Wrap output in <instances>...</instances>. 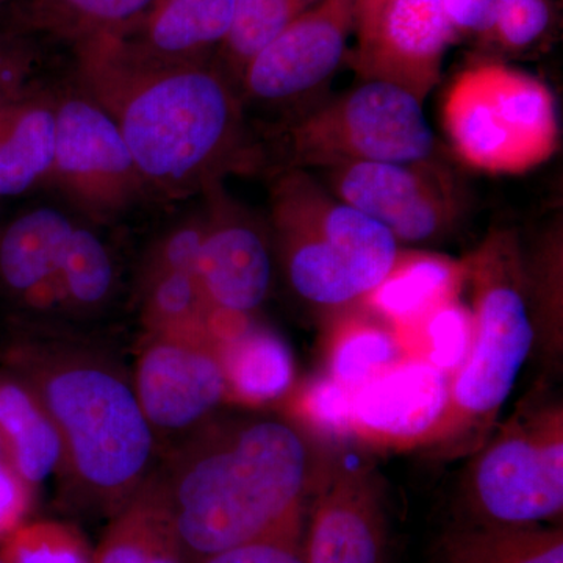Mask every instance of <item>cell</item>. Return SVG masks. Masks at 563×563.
<instances>
[{
  "label": "cell",
  "instance_id": "6da1fadb",
  "mask_svg": "<svg viewBox=\"0 0 563 563\" xmlns=\"http://www.w3.org/2000/svg\"><path fill=\"white\" fill-rule=\"evenodd\" d=\"M76 51L79 90L117 122L147 191L180 201L261 161L242 95L218 63L146 60L113 36Z\"/></svg>",
  "mask_w": 563,
  "mask_h": 563
},
{
  "label": "cell",
  "instance_id": "7a4b0ae2",
  "mask_svg": "<svg viewBox=\"0 0 563 563\" xmlns=\"http://www.w3.org/2000/svg\"><path fill=\"white\" fill-rule=\"evenodd\" d=\"M155 481L188 562L262 540H298L309 453L291 426L207 420Z\"/></svg>",
  "mask_w": 563,
  "mask_h": 563
},
{
  "label": "cell",
  "instance_id": "3957f363",
  "mask_svg": "<svg viewBox=\"0 0 563 563\" xmlns=\"http://www.w3.org/2000/svg\"><path fill=\"white\" fill-rule=\"evenodd\" d=\"M5 368L38 396L62 440L65 503L113 517L154 474L157 437L132 380L102 352L65 342L11 346Z\"/></svg>",
  "mask_w": 563,
  "mask_h": 563
},
{
  "label": "cell",
  "instance_id": "277c9868",
  "mask_svg": "<svg viewBox=\"0 0 563 563\" xmlns=\"http://www.w3.org/2000/svg\"><path fill=\"white\" fill-rule=\"evenodd\" d=\"M269 228L292 290L318 306L365 298L399 254L383 224L340 201L306 169L280 168L274 176Z\"/></svg>",
  "mask_w": 563,
  "mask_h": 563
},
{
  "label": "cell",
  "instance_id": "5b68a950",
  "mask_svg": "<svg viewBox=\"0 0 563 563\" xmlns=\"http://www.w3.org/2000/svg\"><path fill=\"white\" fill-rule=\"evenodd\" d=\"M443 125L466 165L520 174L558 150V109L547 85L503 63L484 62L455 77L443 101Z\"/></svg>",
  "mask_w": 563,
  "mask_h": 563
},
{
  "label": "cell",
  "instance_id": "8992f818",
  "mask_svg": "<svg viewBox=\"0 0 563 563\" xmlns=\"http://www.w3.org/2000/svg\"><path fill=\"white\" fill-rule=\"evenodd\" d=\"M422 103L398 85L363 80L277 133L280 168L322 172L347 163L432 161L437 141Z\"/></svg>",
  "mask_w": 563,
  "mask_h": 563
},
{
  "label": "cell",
  "instance_id": "52a82bcc",
  "mask_svg": "<svg viewBox=\"0 0 563 563\" xmlns=\"http://www.w3.org/2000/svg\"><path fill=\"white\" fill-rule=\"evenodd\" d=\"M517 244L495 232L466 263L474 279V336L451 380V406L470 417L496 412L509 398L533 343Z\"/></svg>",
  "mask_w": 563,
  "mask_h": 563
},
{
  "label": "cell",
  "instance_id": "ba28073f",
  "mask_svg": "<svg viewBox=\"0 0 563 563\" xmlns=\"http://www.w3.org/2000/svg\"><path fill=\"white\" fill-rule=\"evenodd\" d=\"M49 180L95 221L120 217L150 192L117 122L81 90L57 96Z\"/></svg>",
  "mask_w": 563,
  "mask_h": 563
},
{
  "label": "cell",
  "instance_id": "9c48e42d",
  "mask_svg": "<svg viewBox=\"0 0 563 563\" xmlns=\"http://www.w3.org/2000/svg\"><path fill=\"white\" fill-rule=\"evenodd\" d=\"M333 196L383 224L396 242L443 239L461 221L463 196L442 163L363 162L322 169Z\"/></svg>",
  "mask_w": 563,
  "mask_h": 563
},
{
  "label": "cell",
  "instance_id": "30bf717a",
  "mask_svg": "<svg viewBox=\"0 0 563 563\" xmlns=\"http://www.w3.org/2000/svg\"><path fill=\"white\" fill-rule=\"evenodd\" d=\"M133 390L155 437H185L228 398L209 325L147 331L133 369Z\"/></svg>",
  "mask_w": 563,
  "mask_h": 563
},
{
  "label": "cell",
  "instance_id": "8fae6325",
  "mask_svg": "<svg viewBox=\"0 0 563 563\" xmlns=\"http://www.w3.org/2000/svg\"><path fill=\"white\" fill-rule=\"evenodd\" d=\"M472 487L483 525L533 526L561 517V415L504 432L474 466Z\"/></svg>",
  "mask_w": 563,
  "mask_h": 563
},
{
  "label": "cell",
  "instance_id": "7c38bea8",
  "mask_svg": "<svg viewBox=\"0 0 563 563\" xmlns=\"http://www.w3.org/2000/svg\"><path fill=\"white\" fill-rule=\"evenodd\" d=\"M352 31L354 0H320L252 58L239 84L243 101L282 106L306 98L342 65Z\"/></svg>",
  "mask_w": 563,
  "mask_h": 563
},
{
  "label": "cell",
  "instance_id": "4fadbf2b",
  "mask_svg": "<svg viewBox=\"0 0 563 563\" xmlns=\"http://www.w3.org/2000/svg\"><path fill=\"white\" fill-rule=\"evenodd\" d=\"M203 195L206 232L196 279L211 312L247 317L262 306L272 288L268 235L251 211L225 195L221 184Z\"/></svg>",
  "mask_w": 563,
  "mask_h": 563
},
{
  "label": "cell",
  "instance_id": "5bb4252c",
  "mask_svg": "<svg viewBox=\"0 0 563 563\" xmlns=\"http://www.w3.org/2000/svg\"><path fill=\"white\" fill-rule=\"evenodd\" d=\"M357 40L351 62L362 80L398 85L424 102L442 79L455 35L443 0H387Z\"/></svg>",
  "mask_w": 563,
  "mask_h": 563
},
{
  "label": "cell",
  "instance_id": "9a60e30c",
  "mask_svg": "<svg viewBox=\"0 0 563 563\" xmlns=\"http://www.w3.org/2000/svg\"><path fill=\"white\" fill-rule=\"evenodd\" d=\"M354 428L372 439L409 442L442 424L451 380L424 358L396 363L354 391Z\"/></svg>",
  "mask_w": 563,
  "mask_h": 563
},
{
  "label": "cell",
  "instance_id": "2e32d148",
  "mask_svg": "<svg viewBox=\"0 0 563 563\" xmlns=\"http://www.w3.org/2000/svg\"><path fill=\"white\" fill-rule=\"evenodd\" d=\"M385 517L365 474L344 473L314 509L307 563H384Z\"/></svg>",
  "mask_w": 563,
  "mask_h": 563
},
{
  "label": "cell",
  "instance_id": "e0dca14e",
  "mask_svg": "<svg viewBox=\"0 0 563 563\" xmlns=\"http://www.w3.org/2000/svg\"><path fill=\"white\" fill-rule=\"evenodd\" d=\"M235 16V0H155L143 16L113 36L133 55L161 63L209 60Z\"/></svg>",
  "mask_w": 563,
  "mask_h": 563
},
{
  "label": "cell",
  "instance_id": "ac0fdd59",
  "mask_svg": "<svg viewBox=\"0 0 563 563\" xmlns=\"http://www.w3.org/2000/svg\"><path fill=\"white\" fill-rule=\"evenodd\" d=\"M73 231V221L49 207L11 222L0 236V280L7 290L29 306L55 303V276Z\"/></svg>",
  "mask_w": 563,
  "mask_h": 563
},
{
  "label": "cell",
  "instance_id": "d6986e66",
  "mask_svg": "<svg viewBox=\"0 0 563 563\" xmlns=\"http://www.w3.org/2000/svg\"><path fill=\"white\" fill-rule=\"evenodd\" d=\"M57 141V96L35 90L0 110V199L49 180Z\"/></svg>",
  "mask_w": 563,
  "mask_h": 563
},
{
  "label": "cell",
  "instance_id": "ffe728a7",
  "mask_svg": "<svg viewBox=\"0 0 563 563\" xmlns=\"http://www.w3.org/2000/svg\"><path fill=\"white\" fill-rule=\"evenodd\" d=\"M0 444L33 492L60 470L62 440L54 422L38 396L9 368L0 369Z\"/></svg>",
  "mask_w": 563,
  "mask_h": 563
},
{
  "label": "cell",
  "instance_id": "44dd1931",
  "mask_svg": "<svg viewBox=\"0 0 563 563\" xmlns=\"http://www.w3.org/2000/svg\"><path fill=\"white\" fill-rule=\"evenodd\" d=\"M228 396L246 404L276 401L290 390L295 361L277 333L243 320L217 339Z\"/></svg>",
  "mask_w": 563,
  "mask_h": 563
},
{
  "label": "cell",
  "instance_id": "7402d4cb",
  "mask_svg": "<svg viewBox=\"0 0 563 563\" xmlns=\"http://www.w3.org/2000/svg\"><path fill=\"white\" fill-rule=\"evenodd\" d=\"M92 563H190L154 474L110 518Z\"/></svg>",
  "mask_w": 563,
  "mask_h": 563
},
{
  "label": "cell",
  "instance_id": "603a6c76",
  "mask_svg": "<svg viewBox=\"0 0 563 563\" xmlns=\"http://www.w3.org/2000/svg\"><path fill=\"white\" fill-rule=\"evenodd\" d=\"M466 263L428 252H399L387 277L363 298L373 313L406 325L455 298Z\"/></svg>",
  "mask_w": 563,
  "mask_h": 563
},
{
  "label": "cell",
  "instance_id": "cb8c5ba5",
  "mask_svg": "<svg viewBox=\"0 0 563 563\" xmlns=\"http://www.w3.org/2000/svg\"><path fill=\"white\" fill-rule=\"evenodd\" d=\"M442 559L443 563H563V533L539 525H483L448 537Z\"/></svg>",
  "mask_w": 563,
  "mask_h": 563
},
{
  "label": "cell",
  "instance_id": "d4e9b609",
  "mask_svg": "<svg viewBox=\"0 0 563 563\" xmlns=\"http://www.w3.org/2000/svg\"><path fill=\"white\" fill-rule=\"evenodd\" d=\"M114 277L106 243L90 229L74 225L55 276V303L77 313L91 312L110 298Z\"/></svg>",
  "mask_w": 563,
  "mask_h": 563
},
{
  "label": "cell",
  "instance_id": "484cf974",
  "mask_svg": "<svg viewBox=\"0 0 563 563\" xmlns=\"http://www.w3.org/2000/svg\"><path fill=\"white\" fill-rule=\"evenodd\" d=\"M329 376L355 391L404 358L401 340L383 325L352 317L332 340Z\"/></svg>",
  "mask_w": 563,
  "mask_h": 563
},
{
  "label": "cell",
  "instance_id": "4316f807",
  "mask_svg": "<svg viewBox=\"0 0 563 563\" xmlns=\"http://www.w3.org/2000/svg\"><path fill=\"white\" fill-rule=\"evenodd\" d=\"M320 0H235V16L218 51V65L239 88L252 58Z\"/></svg>",
  "mask_w": 563,
  "mask_h": 563
},
{
  "label": "cell",
  "instance_id": "83f0119b",
  "mask_svg": "<svg viewBox=\"0 0 563 563\" xmlns=\"http://www.w3.org/2000/svg\"><path fill=\"white\" fill-rule=\"evenodd\" d=\"M155 0H33L36 24L74 44L128 29Z\"/></svg>",
  "mask_w": 563,
  "mask_h": 563
},
{
  "label": "cell",
  "instance_id": "f1b7e54d",
  "mask_svg": "<svg viewBox=\"0 0 563 563\" xmlns=\"http://www.w3.org/2000/svg\"><path fill=\"white\" fill-rule=\"evenodd\" d=\"M141 292L147 331L209 325L213 312L192 273H158L141 277Z\"/></svg>",
  "mask_w": 563,
  "mask_h": 563
},
{
  "label": "cell",
  "instance_id": "f546056e",
  "mask_svg": "<svg viewBox=\"0 0 563 563\" xmlns=\"http://www.w3.org/2000/svg\"><path fill=\"white\" fill-rule=\"evenodd\" d=\"M92 558L84 533L58 521L22 523L0 540L2 563H92Z\"/></svg>",
  "mask_w": 563,
  "mask_h": 563
},
{
  "label": "cell",
  "instance_id": "4dcf8cb0",
  "mask_svg": "<svg viewBox=\"0 0 563 563\" xmlns=\"http://www.w3.org/2000/svg\"><path fill=\"white\" fill-rule=\"evenodd\" d=\"M406 325L422 328L429 351L424 361L443 373L457 372L468 357L474 336L473 312L455 298Z\"/></svg>",
  "mask_w": 563,
  "mask_h": 563
},
{
  "label": "cell",
  "instance_id": "1f68e13d",
  "mask_svg": "<svg viewBox=\"0 0 563 563\" xmlns=\"http://www.w3.org/2000/svg\"><path fill=\"white\" fill-rule=\"evenodd\" d=\"M551 20L550 0H498L484 38L507 52L531 49L543 38Z\"/></svg>",
  "mask_w": 563,
  "mask_h": 563
},
{
  "label": "cell",
  "instance_id": "d6a6232c",
  "mask_svg": "<svg viewBox=\"0 0 563 563\" xmlns=\"http://www.w3.org/2000/svg\"><path fill=\"white\" fill-rule=\"evenodd\" d=\"M354 391L331 376L307 385L298 401V412L318 431L346 435L354 428Z\"/></svg>",
  "mask_w": 563,
  "mask_h": 563
},
{
  "label": "cell",
  "instance_id": "836d02e7",
  "mask_svg": "<svg viewBox=\"0 0 563 563\" xmlns=\"http://www.w3.org/2000/svg\"><path fill=\"white\" fill-rule=\"evenodd\" d=\"M203 232H206L203 211L174 225L172 231L166 232L152 247L141 277L173 272L195 274Z\"/></svg>",
  "mask_w": 563,
  "mask_h": 563
},
{
  "label": "cell",
  "instance_id": "e575fe53",
  "mask_svg": "<svg viewBox=\"0 0 563 563\" xmlns=\"http://www.w3.org/2000/svg\"><path fill=\"white\" fill-rule=\"evenodd\" d=\"M40 60L31 41L0 32V110L35 90Z\"/></svg>",
  "mask_w": 563,
  "mask_h": 563
},
{
  "label": "cell",
  "instance_id": "d590c367",
  "mask_svg": "<svg viewBox=\"0 0 563 563\" xmlns=\"http://www.w3.org/2000/svg\"><path fill=\"white\" fill-rule=\"evenodd\" d=\"M196 563H307L298 540H262L207 555Z\"/></svg>",
  "mask_w": 563,
  "mask_h": 563
},
{
  "label": "cell",
  "instance_id": "8d00e7d4",
  "mask_svg": "<svg viewBox=\"0 0 563 563\" xmlns=\"http://www.w3.org/2000/svg\"><path fill=\"white\" fill-rule=\"evenodd\" d=\"M32 499V488L18 476L10 463L0 465V540L24 523Z\"/></svg>",
  "mask_w": 563,
  "mask_h": 563
},
{
  "label": "cell",
  "instance_id": "74e56055",
  "mask_svg": "<svg viewBox=\"0 0 563 563\" xmlns=\"http://www.w3.org/2000/svg\"><path fill=\"white\" fill-rule=\"evenodd\" d=\"M498 0H443L446 20L457 36L487 35Z\"/></svg>",
  "mask_w": 563,
  "mask_h": 563
},
{
  "label": "cell",
  "instance_id": "f35d334b",
  "mask_svg": "<svg viewBox=\"0 0 563 563\" xmlns=\"http://www.w3.org/2000/svg\"><path fill=\"white\" fill-rule=\"evenodd\" d=\"M385 2L387 0H354L355 32H357V35L365 32L373 24Z\"/></svg>",
  "mask_w": 563,
  "mask_h": 563
},
{
  "label": "cell",
  "instance_id": "ab89813d",
  "mask_svg": "<svg viewBox=\"0 0 563 563\" xmlns=\"http://www.w3.org/2000/svg\"><path fill=\"white\" fill-rule=\"evenodd\" d=\"M3 463H9L5 457V453H3L2 444H0V465H3Z\"/></svg>",
  "mask_w": 563,
  "mask_h": 563
},
{
  "label": "cell",
  "instance_id": "60d3db41",
  "mask_svg": "<svg viewBox=\"0 0 563 563\" xmlns=\"http://www.w3.org/2000/svg\"><path fill=\"white\" fill-rule=\"evenodd\" d=\"M3 2H5V0H0V5H2Z\"/></svg>",
  "mask_w": 563,
  "mask_h": 563
},
{
  "label": "cell",
  "instance_id": "b9f144b4",
  "mask_svg": "<svg viewBox=\"0 0 563 563\" xmlns=\"http://www.w3.org/2000/svg\"><path fill=\"white\" fill-rule=\"evenodd\" d=\"M0 563H2V562H0Z\"/></svg>",
  "mask_w": 563,
  "mask_h": 563
}]
</instances>
